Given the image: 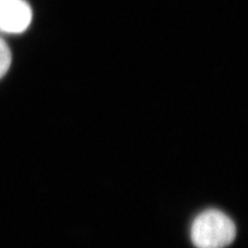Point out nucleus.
<instances>
[{"label":"nucleus","mask_w":248,"mask_h":248,"mask_svg":"<svg viewBox=\"0 0 248 248\" xmlns=\"http://www.w3.org/2000/svg\"><path fill=\"white\" fill-rule=\"evenodd\" d=\"M190 237L197 248H224L235 240L236 226L227 214L209 209L193 220Z\"/></svg>","instance_id":"1"},{"label":"nucleus","mask_w":248,"mask_h":248,"mask_svg":"<svg viewBox=\"0 0 248 248\" xmlns=\"http://www.w3.org/2000/svg\"><path fill=\"white\" fill-rule=\"evenodd\" d=\"M32 12L25 0H0V30L20 33L26 30Z\"/></svg>","instance_id":"2"},{"label":"nucleus","mask_w":248,"mask_h":248,"mask_svg":"<svg viewBox=\"0 0 248 248\" xmlns=\"http://www.w3.org/2000/svg\"><path fill=\"white\" fill-rule=\"evenodd\" d=\"M12 54L7 45L0 38V79L7 73L11 66Z\"/></svg>","instance_id":"3"}]
</instances>
